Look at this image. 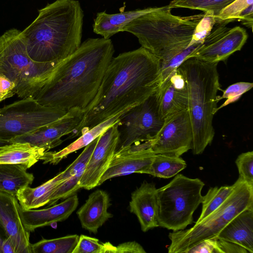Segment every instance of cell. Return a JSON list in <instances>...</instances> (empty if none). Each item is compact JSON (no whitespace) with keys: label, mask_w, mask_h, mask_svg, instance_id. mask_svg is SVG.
Returning <instances> with one entry per match:
<instances>
[{"label":"cell","mask_w":253,"mask_h":253,"mask_svg":"<svg viewBox=\"0 0 253 253\" xmlns=\"http://www.w3.org/2000/svg\"><path fill=\"white\" fill-rule=\"evenodd\" d=\"M159 66L160 59L142 46L113 57L95 97L66 139L145 100L158 86Z\"/></svg>","instance_id":"obj_1"},{"label":"cell","mask_w":253,"mask_h":253,"mask_svg":"<svg viewBox=\"0 0 253 253\" xmlns=\"http://www.w3.org/2000/svg\"><path fill=\"white\" fill-rule=\"evenodd\" d=\"M114 53L110 39H87L58 63L34 98L45 106L84 111L95 97Z\"/></svg>","instance_id":"obj_2"},{"label":"cell","mask_w":253,"mask_h":253,"mask_svg":"<svg viewBox=\"0 0 253 253\" xmlns=\"http://www.w3.org/2000/svg\"><path fill=\"white\" fill-rule=\"evenodd\" d=\"M84 15L78 0H56L40 9L22 31L30 58L59 62L73 54L82 43Z\"/></svg>","instance_id":"obj_3"},{"label":"cell","mask_w":253,"mask_h":253,"mask_svg":"<svg viewBox=\"0 0 253 253\" xmlns=\"http://www.w3.org/2000/svg\"><path fill=\"white\" fill-rule=\"evenodd\" d=\"M217 64L190 57L178 67L188 86L194 155L202 154L214 136L212 120L217 112V92L221 90Z\"/></svg>","instance_id":"obj_4"},{"label":"cell","mask_w":253,"mask_h":253,"mask_svg":"<svg viewBox=\"0 0 253 253\" xmlns=\"http://www.w3.org/2000/svg\"><path fill=\"white\" fill-rule=\"evenodd\" d=\"M169 5L141 16L127 25L123 32L134 35L141 46L163 60L187 48L204 13L179 16Z\"/></svg>","instance_id":"obj_5"},{"label":"cell","mask_w":253,"mask_h":253,"mask_svg":"<svg viewBox=\"0 0 253 253\" xmlns=\"http://www.w3.org/2000/svg\"><path fill=\"white\" fill-rule=\"evenodd\" d=\"M58 62L32 60L22 31L16 29H9L0 37V73L14 83L16 94L22 99L34 97Z\"/></svg>","instance_id":"obj_6"},{"label":"cell","mask_w":253,"mask_h":253,"mask_svg":"<svg viewBox=\"0 0 253 253\" xmlns=\"http://www.w3.org/2000/svg\"><path fill=\"white\" fill-rule=\"evenodd\" d=\"M233 186L228 198L205 218L188 229L169 233V253H185L203 240L216 237L236 215L253 207V185L239 176Z\"/></svg>","instance_id":"obj_7"},{"label":"cell","mask_w":253,"mask_h":253,"mask_svg":"<svg viewBox=\"0 0 253 253\" xmlns=\"http://www.w3.org/2000/svg\"><path fill=\"white\" fill-rule=\"evenodd\" d=\"M204 183L200 179L177 174L157 189L159 226L177 231L193 222V214L202 202Z\"/></svg>","instance_id":"obj_8"},{"label":"cell","mask_w":253,"mask_h":253,"mask_svg":"<svg viewBox=\"0 0 253 253\" xmlns=\"http://www.w3.org/2000/svg\"><path fill=\"white\" fill-rule=\"evenodd\" d=\"M67 112L28 97L0 108V138L10 141L55 122Z\"/></svg>","instance_id":"obj_9"},{"label":"cell","mask_w":253,"mask_h":253,"mask_svg":"<svg viewBox=\"0 0 253 253\" xmlns=\"http://www.w3.org/2000/svg\"><path fill=\"white\" fill-rule=\"evenodd\" d=\"M156 90L145 100L132 106L120 116L118 123L119 137L116 152L151 141L160 130L164 119L160 112Z\"/></svg>","instance_id":"obj_10"},{"label":"cell","mask_w":253,"mask_h":253,"mask_svg":"<svg viewBox=\"0 0 253 253\" xmlns=\"http://www.w3.org/2000/svg\"><path fill=\"white\" fill-rule=\"evenodd\" d=\"M224 22H215L201 46L191 57L211 63L226 60L241 49L248 39L246 30L240 26L230 28Z\"/></svg>","instance_id":"obj_11"},{"label":"cell","mask_w":253,"mask_h":253,"mask_svg":"<svg viewBox=\"0 0 253 253\" xmlns=\"http://www.w3.org/2000/svg\"><path fill=\"white\" fill-rule=\"evenodd\" d=\"M193 130L188 110H184L164 119L163 124L152 140L151 149L156 154L180 157L191 149Z\"/></svg>","instance_id":"obj_12"},{"label":"cell","mask_w":253,"mask_h":253,"mask_svg":"<svg viewBox=\"0 0 253 253\" xmlns=\"http://www.w3.org/2000/svg\"><path fill=\"white\" fill-rule=\"evenodd\" d=\"M119 121L99 136L80 180L81 188L90 190L98 186L100 178L108 168L119 140Z\"/></svg>","instance_id":"obj_13"},{"label":"cell","mask_w":253,"mask_h":253,"mask_svg":"<svg viewBox=\"0 0 253 253\" xmlns=\"http://www.w3.org/2000/svg\"><path fill=\"white\" fill-rule=\"evenodd\" d=\"M84 111L79 109L69 111L55 122L37 130L17 137L10 142L27 143L48 151L60 145L61 138L71 133L83 118Z\"/></svg>","instance_id":"obj_14"},{"label":"cell","mask_w":253,"mask_h":253,"mask_svg":"<svg viewBox=\"0 0 253 253\" xmlns=\"http://www.w3.org/2000/svg\"><path fill=\"white\" fill-rule=\"evenodd\" d=\"M16 197L0 191V227L13 244L16 253H32L30 233L22 219Z\"/></svg>","instance_id":"obj_15"},{"label":"cell","mask_w":253,"mask_h":253,"mask_svg":"<svg viewBox=\"0 0 253 253\" xmlns=\"http://www.w3.org/2000/svg\"><path fill=\"white\" fill-rule=\"evenodd\" d=\"M155 154L151 148L139 149L133 147L115 152L108 168L100 178L98 186L116 177L133 173L147 174Z\"/></svg>","instance_id":"obj_16"},{"label":"cell","mask_w":253,"mask_h":253,"mask_svg":"<svg viewBox=\"0 0 253 253\" xmlns=\"http://www.w3.org/2000/svg\"><path fill=\"white\" fill-rule=\"evenodd\" d=\"M156 91L164 119L176 113L188 110V86L184 76L178 68L158 84Z\"/></svg>","instance_id":"obj_17"},{"label":"cell","mask_w":253,"mask_h":253,"mask_svg":"<svg viewBox=\"0 0 253 253\" xmlns=\"http://www.w3.org/2000/svg\"><path fill=\"white\" fill-rule=\"evenodd\" d=\"M129 206L130 212L137 217L143 232L159 226L157 189L154 183L144 181L131 193Z\"/></svg>","instance_id":"obj_18"},{"label":"cell","mask_w":253,"mask_h":253,"mask_svg":"<svg viewBox=\"0 0 253 253\" xmlns=\"http://www.w3.org/2000/svg\"><path fill=\"white\" fill-rule=\"evenodd\" d=\"M78 204L79 199L75 193L63 202L46 209L25 210L21 207L22 219L26 229L33 232L37 228L65 220L76 209Z\"/></svg>","instance_id":"obj_19"},{"label":"cell","mask_w":253,"mask_h":253,"mask_svg":"<svg viewBox=\"0 0 253 253\" xmlns=\"http://www.w3.org/2000/svg\"><path fill=\"white\" fill-rule=\"evenodd\" d=\"M110 205L108 194L97 190L91 193L77 212L82 227L96 234L99 227L113 215L108 211Z\"/></svg>","instance_id":"obj_20"},{"label":"cell","mask_w":253,"mask_h":253,"mask_svg":"<svg viewBox=\"0 0 253 253\" xmlns=\"http://www.w3.org/2000/svg\"><path fill=\"white\" fill-rule=\"evenodd\" d=\"M73 175L67 167L57 175L36 187L29 186L20 190L16 198L22 208L31 210L39 208L48 203L50 197L57 187Z\"/></svg>","instance_id":"obj_21"},{"label":"cell","mask_w":253,"mask_h":253,"mask_svg":"<svg viewBox=\"0 0 253 253\" xmlns=\"http://www.w3.org/2000/svg\"><path fill=\"white\" fill-rule=\"evenodd\" d=\"M164 6L137 9L116 14H108L105 11L98 12L94 20L93 32L103 38L110 39L115 34L123 32L124 28L136 18L160 10Z\"/></svg>","instance_id":"obj_22"},{"label":"cell","mask_w":253,"mask_h":253,"mask_svg":"<svg viewBox=\"0 0 253 253\" xmlns=\"http://www.w3.org/2000/svg\"><path fill=\"white\" fill-rule=\"evenodd\" d=\"M216 237L237 244L253 253V207L236 215Z\"/></svg>","instance_id":"obj_23"},{"label":"cell","mask_w":253,"mask_h":253,"mask_svg":"<svg viewBox=\"0 0 253 253\" xmlns=\"http://www.w3.org/2000/svg\"><path fill=\"white\" fill-rule=\"evenodd\" d=\"M46 152L27 143H10L0 146V164L21 165L27 169L43 161Z\"/></svg>","instance_id":"obj_24"},{"label":"cell","mask_w":253,"mask_h":253,"mask_svg":"<svg viewBox=\"0 0 253 253\" xmlns=\"http://www.w3.org/2000/svg\"><path fill=\"white\" fill-rule=\"evenodd\" d=\"M127 110L121 112L94 126L61 150L58 152H46L43 160L44 163L57 164L71 153L85 147L99 137L109 127L118 121L121 115Z\"/></svg>","instance_id":"obj_25"},{"label":"cell","mask_w":253,"mask_h":253,"mask_svg":"<svg viewBox=\"0 0 253 253\" xmlns=\"http://www.w3.org/2000/svg\"><path fill=\"white\" fill-rule=\"evenodd\" d=\"M26 170L21 165L0 164V191L16 196L20 190L31 185L34 176Z\"/></svg>","instance_id":"obj_26"},{"label":"cell","mask_w":253,"mask_h":253,"mask_svg":"<svg viewBox=\"0 0 253 253\" xmlns=\"http://www.w3.org/2000/svg\"><path fill=\"white\" fill-rule=\"evenodd\" d=\"M186 166V162L180 157L155 154L147 174L169 178L177 174Z\"/></svg>","instance_id":"obj_27"},{"label":"cell","mask_w":253,"mask_h":253,"mask_svg":"<svg viewBox=\"0 0 253 253\" xmlns=\"http://www.w3.org/2000/svg\"><path fill=\"white\" fill-rule=\"evenodd\" d=\"M77 234L52 239H42L31 245L32 253H72L79 239Z\"/></svg>","instance_id":"obj_28"},{"label":"cell","mask_w":253,"mask_h":253,"mask_svg":"<svg viewBox=\"0 0 253 253\" xmlns=\"http://www.w3.org/2000/svg\"><path fill=\"white\" fill-rule=\"evenodd\" d=\"M235 0H172L170 8H184L199 10L216 17L220 12Z\"/></svg>","instance_id":"obj_29"},{"label":"cell","mask_w":253,"mask_h":253,"mask_svg":"<svg viewBox=\"0 0 253 253\" xmlns=\"http://www.w3.org/2000/svg\"><path fill=\"white\" fill-rule=\"evenodd\" d=\"M233 188V184L210 188L207 194L203 196L202 211L195 223L205 218L222 205L231 194Z\"/></svg>","instance_id":"obj_30"},{"label":"cell","mask_w":253,"mask_h":253,"mask_svg":"<svg viewBox=\"0 0 253 253\" xmlns=\"http://www.w3.org/2000/svg\"><path fill=\"white\" fill-rule=\"evenodd\" d=\"M202 42L190 44L187 48L170 57L160 60L158 84L163 82L173 70L176 69L186 59L191 57L192 54L201 46Z\"/></svg>","instance_id":"obj_31"},{"label":"cell","mask_w":253,"mask_h":253,"mask_svg":"<svg viewBox=\"0 0 253 253\" xmlns=\"http://www.w3.org/2000/svg\"><path fill=\"white\" fill-rule=\"evenodd\" d=\"M116 247L110 242L101 243L95 238L81 235L72 253H116Z\"/></svg>","instance_id":"obj_32"},{"label":"cell","mask_w":253,"mask_h":253,"mask_svg":"<svg viewBox=\"0 0 253 253\" xmlns=\"http://www.w3.org/2000/svg\"><path fill=\"white\" fill-rule=\"evenodd\" d=\"M253 4V0H235L223 8L214 18V20L215 22H224L227 24L238 20L244 10Z\"/></svg>","instance_id":"obj_33"},{"label":"cell","mask_w":253,"mask_h":253,"mask_svg":"<svg viewBox=\"0 0 253 253\" xmlns=\"http://www.w3.org/2000/svg\"><path fill=\"white\" fill-rule=\"evenodd\" d=\"M253 86V83L244 82H238L229 85L226 89L222 90V95L217 97L218 101L224 98L226 100L221 106L217 107V111L219 109L238 100L244 93L250 90Z\"/></svg>","instance_id":"obj_34"},{"label":"cell","mask_w":253,"mask_h":253,"mask_svg":"<svg viewBox=\"0 0 253 253\" xmlns=\"http://www.w3.org/2000/svg\"><path fill=\"white\" fill-rule=\"evenodd\" d=\"M235 163L239 176L249 184L253 185V151L241 153L237 158Z\"/></svg>","instance_id":"obj_35"},{"label":"cell","mask_w":253,"mask_h":253,"mask_svg":"<svg viewBox=\"0 0 253 253\" xmlns=\"http://www.w3.org/2000/svg\"><path fill=\"white\" fill-rule=\"evenodd\" d=\"M185 253H221L216 237L207 239L187 250Z\"/></svg>","instance_id":"obj_36"},{"label":"cell","mask_w":253,"mask_h":253,"mask_svg":"<svg viewBox=\"0 0 253 253\" xmlns=\"http://www.w3.org/2000/svg\"><path fill=\"white\" fill-rule=\"evenodd\" d=\"M16 94L14 83L6 76L0 73V102Z\"/></svg>","instance_id":"obj_37"},{"label":"cell","mask_w":253,"mask_h":253,"mask_svg":"<svg viewBox=\"0 0 253 253\" xmlns=\"http://www.w3.org/2000/svg\"><path fill=\"white\" fill-rule=\"evenodd\" d=\"M116 247V253H145L142 246L135 241L126 242Z\"/></svg>","instance_id":"obj_38"},{"label":"cell","mask_w":253,"mask_h":253,"mask_svg":"<svg viewBox=\"0 0 253 253\" xmlns=\"http://www.w3.org/2000/svg\"><path fill=\"white\" fill-rule=\"evenodd\" d=\"M218 239L219 247L221 253H249V252L245 248L240 245L222 239Z\"/></svg>","instance_id":"obj_39"},{"label":"cell","mask_w":253,"mask_h":253,"mask_svg":"<svg viewBox=\"0 0 253 253\" xmlns=\"http://www.w3.org/2000/svg\"><path fill=\"white\" fill-rule=\"evenodd\" d=\"M2 253H16L13 244L7 238H6L3 241Z\"/></svg>","instance_id":"obj_40"},{"label":"cell","mask_w":253,"mask_h":253,"mask_svg":"<svg viewBox=\"0 0 253 253\" xmlns=\"http://www.w3.org/2000/svg\"><path fill=\"white\" fill-rule=\"evenodd\" d=\"M6 238L3 231L0 227V253H2V245L3 240Z\"/></svg>","instance_id":"obj_41"},{"label":"cell","mask_w":253,"mask_h":253,"mask_svg":"<svg viewBox=\"0 0 253 253\" xmlns=\"http://www.w3.org/2000/svg\"><path fill=\"white\" fill-rule=\"evenodd\" d=\"M11 142L9 141H7L0 138V146L9 144Z\"/></svg>","instance_id":"obj_42"}]
</instances>
